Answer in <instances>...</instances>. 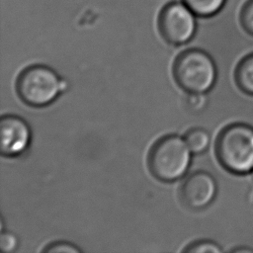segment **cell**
I'll return each instance as SVG.
<instances>
[{
  "label": "cell",
  "instance_id": "4fadbf2b",
  "mask_svg": "<svg viewBox=\"0 0 253 253\" xmlns=\"http://www.w3.org/2000/svg\"><path fill=\"white\" fill-rule=\"evenodd\" d=\"M42 252L45 253H80L82 250L68 241H54L46 245Z\"/></svg>",
  "mask_w": 253,
  "mask_h": 253
},
{
  "label": "cell",
  "instance_id": "8fae6325",
  "mask_svg": "<svg viewBox=\"0 0 253 253\" xmlns=\"http://www.w3.org/2000/svg\"><path fill=\"white\" fill-rule=\"evenodd\" d=\"M183 252L187 253H220L222 252L221 246L214 242L213 240L202 239L196 240L190 244H188Z\"/></svg>",
  "mask_w": 253,
  "mask_h": 253
},
{
  "label": "cell",
  "instance_id": "277c9868",
  "mask_svg": "<svg viewBox=\"0 0 253 253\" xmlns=\"http://www.w3.org/2000/svg\"><path fill=\"white\" fill-rule=\"evenodd\" d=\"M173 76L178 86L188 93H208L216 82L217 68L207 51L189 48L176 57Z\"/></svg>",
  "mask_w": 253,
  "mask_h": 253
},
{
  "label": "cell",
  "instance_id": "7c38bea8",
  "mask_svg": "<svg viewBox=\"0 0 253 253\" xmlns=\"http://www.w3.org/2000/svg\"><path fill=\"white\" fill-rule=\"evenodd\" d=\"M239 22L243 30L253 36V0H247L241 7Z\"/></svg>",
  "mask_w": 253,
  "mask_h": 253
},
{
  "label": "cell",
  "instance_id": "9c48e42d",
  "mask_svg": "<svg viewBox=\"0 0 253 253\" xmlns=\"http://www.w3.org/2000/svg\"><path fill=\"white\" fill-rule=\"evenodd\" d=\"M197 17L211 18L217 15L227 0H182Z\"/></svg>",
  "mask_w": 253,
  "mask_h": 253
},
{
  "label": "cell",
  "instance_id": "3957f363",
  "mask_svg": "<svg viewBox=\"0 0 253 253\" xmlns=\"http://www.w3.org/2000/svg\"><path fill=\"white\" fill-rule=\"evenodd\" d=\"M67 87V82L55 70L43 64L26 67L16 81V91L20 99L35 108L50 105Z\"/></svg>",
  "mask_w": 253,
  "mask_h": 253
},
{
  "label": "cell",
  "instance_id": "7a4b0ae2",
  "mask_svg": "<svg viewBox=\"0 0 253 253\" xmlns=\"http://www.w3.org/2000/svg\"><path fill=\"white\" fill-rule=\"evenodd\" d=\"M192 151L185 138L177 134H167L157 139L151 146L147 165L151 174L160 181L173 182L188 171Z\"/></svg>",
  "mask_w": 253,
  "mask_h": 253
},
{
  "label": "cell",
  "instance_id": "8992f818",
  "mask_svg": "<svg viewBox=\"0 0 253 253\" xmlns=\"http://www.w3.org/2000/svg\"><path fill=\"white\" fill-rule=\"evenodd\" d=\"M217 195V182L209 172L196 171L181 184L179 196L188 209L200 211L209 207Z\"/></svg>",
  "mask_w": 253,
  "mask_h": 253
},
{
  "label": "cell",
  "instance_id": "e0dca14e",
  "mask_svg": "<svg viewBox=\"0 0 253 253\" xmlns=\"http://www.w3.org/2000/svg\"><path fill=\"white\" fill-rule=\"evenodd\" d=\"M252 178H253V172H252Z\"/></svg>",
  "mask_w": 253,
  "mask_h": 253
},
{
  "label": "cell",
  "instance_id": "6da1fadb",
  "mask_svg": "<svg viewBox=\"0 0 253 253\" xmlns=\"http://www.w3.org/2000/svg\"><path fill=\"white\" fill-rule=\"evenodd\" d=\"M214 152L218 162L228 172L247 175L253 172V126L233 123L218 133Z\"/></svg>",
  "mask_w": 253,
  "mask_h": 253
},
{
  "label": "cell",
  "instance_id": "5b68a950",
  "mask_svg": "<svg viewBox=\"0 0 253 253\" xmlns=\"http://www.w3.org/2000/svg\"><path fill=\"white\" fill-rule=\"evenodd\" d=\"M157 27L165 42L182 45L194 38L197 32V16L182 0L171 1L160 10Z\"/></svg>",
  "mask_w": 253,
  "mask_h": 253
},
{
  "label": "cell",
  "instance_id": "5bb4252c",
  "mask_svg": "<svg viewBox=\"0 0 253 253\" xmlns=\"http://www.w3.org/2000/svg\"><path fill=\"white\" fill-rule=\"evenodd\" d=\"M206 93H189L186 98V106L191 112H201L207 105Z\"/></svg>",
  "mask_w": 253,
  "mask_h": 253
},
{
  "label": "cell",
  "instance_id": "52a82bcc",
  "mask_svg": "<svg viewBox=\"0 0 253 253\" xmlns=\"http://www.w3.org/2000/svg\"><path fill=\"white\" fill-rule=\"evenodd\" d=\"M32 139L28 123L19 116L5 115L0 120V152L6 157L24 153Z\"/></svg>",
  "mask_w": 253,
  "mask_h": 253
},
{
  "label": "cell",
  "instance_id": "30bf717a",
  "mask_svg": "<svg viewBox=\"0 0 253 253\" xmlns=\"http://www.w3.org/2000/svg\"><path fill=\"white\" fill-rule=\"evenodd\" d=\"M185 140L193 153H203L211 143V135L205 128L194 127L185 134Z\"/></svg>",
  "mask_w": 253,
  "mask_h": 253
},
{
  "label": "cell",
  "instance_id": "ba28073f",
  "mask_svg": "<svg viewBox=\"0 0 253 253\" xmlns=\"http://www.w3.org/2000/svg\"><path fill=\"white\" fill-rule=\"evenodd\" d=\"M238 88L247 95L253 96V53L244 56L237 64L234 72Z\"/></svg>",
  "mask_w": 253,
  "mask_h": 253
},
{
  "label": "cell",
  "instance_id": "9a60e30c",
  "mask_svg": "<svg viewBox=\"0 0 253 253\" xmlns=\"http://www.w3.org/2000/svg\"><path fill=\"white\" fill-rule=\"evenodd\" d=\"M19 245L18 237L10 231H2L0 235V250L2 253H13Z\"/></svg>",
  "mask_w": 253,
  "mask_h": 253
},
{
  "label": "cell",
  "instance_id": "2e32d148",
  "mask_svg": "<svg viewBox=\"0 0 253 253\" xmlns=\"http://www.w3.org/2000/svg\"><path fill=\"white\" fill-rule=\"evenodd\" d=\"M231 252H234V253H252L253 252V248H250V247H247V246H240V247H235L233 249H231Z\"/></svg>",
  "mask_w": 253,
  "mask_h": 253
}]
</instances>
